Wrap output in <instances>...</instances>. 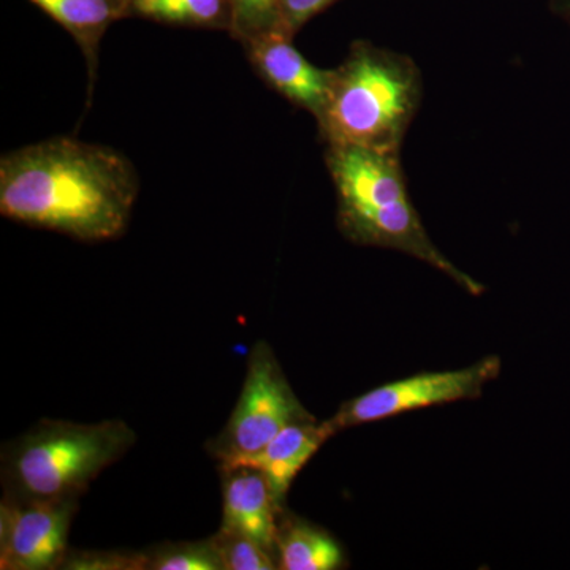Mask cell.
<instances>
[{"instance_id":"30bf717a","label":"cell","mask_w":570,"mask_h":570,"mask_svg":"<svg viewBox=\"0 0 570 570\" xmlns=\"http://www.w3.org/2000/svg\"><path fill=\"white\" fill-rule=\"evenodd\" d=\"M223 499L220 530L239 532L266 549H276V517L281 509L261 471L246 466L225 469Z\"/></svg>"},{"instance_id":"9c48e42d","label":"cell","mask_w":570,"mask_h":570,"mask_svg":"<svg viewBox=\"0 0 570 570\" xmlns=\"http://www.w3.org/2000/svg\"><path fill=\"white\" fill-rule=\"evenodd\" d=\"M333 434L336 431L328 420L322 423L314 422V419L292 423L283 428L264 449L236 460L225 469L246 466L261 471L268 480L276 504L283 510L292 482Z\"/></svg>"},{"instance_id":"e0dca14e","label":"cell","mask_w":570,"mask_h":570,"mask_svg":"<svg viewBox=\"0 0 570 570\" xmlns=\"http://www.w3.org/2000/svg\"><path fill=\"white\" fill-rule=\"evenodd\" d=\"M337 0H281L277 29L295 37L306 22L332 7Z\"/></svg>"},{"instance_id":"9a60e30c","label":"cell","mask_w":570,"mask_h":570,"mask_svg":"<svg viewBox=\"0 0 570 570\" xmlns=\"http://www.w3.org/2000/svg\"><path fill=\"white\" fill-rule=\"evenodd\" d=\"M224 570H272L277 569L272 550L261 542L239 532L219 530L213 535Z\"/></svg>"},{"instance_id":"3957f363","label":"cell","mask_w":570,"mask_h":570,"mask_svg":"<svg viewBox=\"0 0 570 570\" xmlns=\"http://www.w3.org/2000/svg\"><path fill=\"white\" fill-rule=\"evenodd\" d=\"M422 73L414 59L370 41L352 43L333 75L316 119L326 146L401 153L422 104Z\"/></svg>"},{"instance_id":"2e32d148","label":"cell","mask_w":570,"mask_h":570,"mask_svg":"<svg viewBox=\"0 0 570 570\" xmlns=\"http://www.w3.org/2000/svg\"><path fill=\"white\" fill-rule=\"evenodd\" d=\"M232 36L245 43L257 33L277 28L281 0H228Z\"/></svg>"},{"instance_id":"6da1fadb","label":"cell","mask_w":570,"mask_h":570,"mask_svg":"<svg viewBox=\"0 0 570 570\" xmlns=\"http://www.w3.org/2000/svg\"><path fill=\"white\" fill-rule=\"evenodd\" d=\"M137 170L108 146L56 137L0 159V213L7 219L81 239L118 238L138 197Z\"/></svg>"},{"instance_id":"8fae6325","label":"cell","mask_w":570,"mask_h":570,"mask_svg":"<svg viewBox=\"0 0 570 570\" xmlns=\"http://www.w3.org/2000/svg\"><path fill=\"white\" fill-rule=\"evenodd\" d=\"M73 37L88 63L89 81L96 80L99 47L116 21L132 17V0H31Z\"/></svg>"},{"instance_id":"5bb4252c","label":"cell","mask_w":570,"mask_h":570,"mask_svg":"<svg viewBox=\"0 0 570 570\" xmlns=\"http://www.w3.org/2000/svg\"><path fill=\"white\" fill-rule=\"evenodd\" d=\"M148 570H224L213 538L200 542L168 543L142 554Z\"/></svg>"},{"instance_id":"ac0fdd59","label":"cell","mask_w":570,"mask_h":570,"mask_svg":"<svg viewBox=\"0 0 570 570\" xmlns=\"http://www.w3.org/2000/svg\"><path fill=\"white\" fill-rule=\"evenodd\" d=\"M61 568L63 569H145L142 554H119V553H75L67 554Z\"/></svg>"},{"instance_id":"277c9868","label":"cell","mask_w":570,"mask_h":570,"mask_svg":"<svg viewBox=\"0 0 570 570\" xmlns=\"http://www.w3.org/2000/svg\"><path fill=\"white\" fill-rule=\"evenodd\" d=\"M134 442L132 428L121 420L100 423L43 420L3 452L6 497L43 501L78 499Z\"/></svg>"},{"instance_id":"4fadbf2b","label":"cell","mask_w":570,"mask_h":570,"mask_svg":"<svg viewBox=\"0 0 570 570\" xmlns=\"http://www.w3.org/2000/svg\"><path fill=\"white\" fill-rule=\"evenodd\" d=\"M132 14L184 28L232 29L228 0H132Z\"/></svg>"},{"instance_id":"7a4b0ae2","label":"cell","mask_w":570,"mask_h":570,"mask_svg":"<svg viewBox=\"0 0 570 570\" xmlns=\"http://www.w3.org/2000/svg\"><path fill=\"white\" fill-rule=\"evenodd\" d=\"M325 164L336 190L337 225L351 242L400 250L444 273L468 294H483V285L431 242L409 198L400 153L326 146Z\"/></svg>"},{"instance_id":"ba28073f","label":"cell","mask_w":570,"mask_h":570,"mask_svg":"<svg viewBox=\"0 0 570 570\" xmlns=\"http://www.w3.org/2000/svg\"><path fill=\"white\" fill-rule=\"evenodd\" d=\"M255 73L287 102L314 119L324 110L335 69H322L295 48L294 37L281 29L257 33L245 43Z\"/></svg>"},{"instance_id":"8992f818","label":"cell","mask_w":570,"mask_h":570,"mask_svg":"<svg viewBox=\"0 0 570 570\" xmlns=\"http://www.w3.org/2000/svg\"><path fill=\"white\" fill-rule=\"evenodd\" d=\"M501 367L499 356H489L464 370L422 373L390 382L347 401L328 422L337 433L344 428L366 425L417 409L475 400L501 374Z\"/></svg>"},{"instance_id":"d6986e66","label":"cell","mask_w":570,"mask_h":570,"mask_svg":"<svg viewBox=\"0 0 570 570\" xmlns=\"http://www.w3.org/2000/svg\"><path fill=\"white\" fill-rule=\"evenodd\" d=\"M558 7H560L562 17H564L570 24V0H558Z\"/></svg>"},{"instance_id":"7c38bea8","label":"cell","mask_w":570,"mask_h":570,"mask_svg":"<svg viewBox=\"0 0 570 570\" xmlns=\"http://www.w3.org/2000/svg\"><path fill=\"white\" fill-rule=\"evenodd\" d=\"M277 564L284 570H335L344 564L340 543L328 532L302 520L279 527Z\"/></svg>"},{"instance_id":"5b68a950","label":"cell","mask_w":570,"mask_h":570,"mask_svg":"<svg viewBox=\"0 0 570 570\" xmlns=\"http://www.w3.org/2000/svg\"><path fill=\"white\" fill-rule=\"evenodd\" d=\"M313 420L292 392L272 348L258 343L250 354L242 395L227 426L214 439L212 453L220 468L265 448L283 428Z\"/></svg>"},{"instance_id":"52a82bcc","label":"cell","mask_w":570,"mask_h":570,"mask_svg":"<svg viewBox=\"0 0 570 570\" xmlns=\"http://www.w3.org/2000/svg\"><path fill=\"white\" fill-rule=\"evenodd\" d=\"M77 499L3 498L0 508V569L61 568L67 557Z\"/></svg>"}]
</instances>
